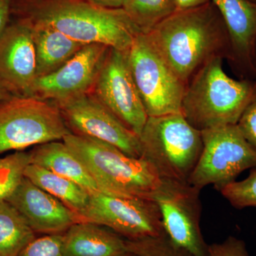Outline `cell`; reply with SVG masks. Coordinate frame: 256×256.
<instances>
[{"label":"cell","mask_w":256,"mask_h":256,"mask_svg":"<svg viewBox=\"0 0 256 256\" xmlns=\"http://www.w3.org/2000/svg\"><path fill=\"white\" fill-rule=\"evenodd\" d=\"M250 1L254 2H256V0H250Z\"/></svg>","instance_id":"e575fe53"},{"label":"cell","mask_w":256,"mask_h":256,"mask_svg":"<svg viewBox=\"0 0 256 256\" xmlns=\"http://www.w3.org/2000/svg\"><path fill=\"white\" fill-rule=\"evenodd\" d=\"M32 26L37 78L54 73L86 45L50 26L33 22Z\"/></svg>","instance_id":"ac0fdd59"},{"label":"cell","mask_w":256,"mask_h":256,"mask_svg":"<svg viewBox=\"0 0 256 256\" xmlns=\"http://www.w3.org/2000/svg\"><path fill=\"white\" fill-rule=\"evenodd\" d=\"M220 192L237 210L256 206V168L250 170V174L245 180L229 184Z\"/></svg>","instance_id":"d4e9b609"},{"label":"cell","mask_w":256,"mask_h":256,"mask_svg":"<svg viewBox=\"0 0 256 256\" xmlns=\"http://www.w3.org/2000/svg\"><path fill=\"white\" fill-rule=\"evenodd\" d=\"M6 201L36 235L63 234L74 224L82 222L76 213L25 176Z\"/></svg>","instance_id":"9a60e30c"},{"label":"cell","mask_w":256,"mask_h":256,"mask_svg":"<svg viewBox=\"0 0 256 256\" xmlns=\"http://www.w3.org/2000/svg\"><path fill=\"white\" fill-rule=\"evenodd\" d=\"M254 70H255V76H256V44L255 48V55H254Z\"/></svg>","instance_id":"d6a6232c"},{"label":"cell","mask_w":256,"mask_h":256,"mask_svg":"<svg viewBox=\"0 0 256 256\" xmlns=\"http://www.w3.org/2000/svg\"><path fill=\"white\" fill-rule=\"evenodd\" d=\"M66 256H122L126 239L114 230L90 222H78L63 234Z\"/></svg>","instance_id":"e0dca14e"},{"label":"cell","mask_w":256,"mask_h":256,"mask_svg":"<svg viewBox=\"0 0 256 256\" xmlns=\"http://www.w3.org/2000/svg\"><path fill=\"white\" fill-rule=\"evenodd\" d=\"M63 141L86 168L101 192L152 200L162 182L149 162L128 156L109 143L72 133Z\"/></svg>","instance_id":"277c9868"},{"label":"cell","mask_w":256,"mask_h":256,"mask_svg":"<svg viewBox=\"0 0 256 256\" xmlns=\"http://www.w3.org/2000/svg\"><path fill=\"white\" fill-rule=\"evenodd\" d=\"M128 252L138 256H192L174 245L166 235L156 238L126 240Z\"/></svg>","instance_id":"cb8c5ba5"},{"label":"cell","mask_w":256,"mask_h":256,"mask_svg":"<svg viewBox=\"0 0 256 256\" xmlns=\"http://www.w3.org/2000/svg\"><path fill=\"white\" fill-rule=\"evenodd\" d=\"M146 35L186 84L207 60L217 55V52L228 48L230 52L225 24L212 2L175 12Z\"/></svg>","instance_id":"7a4b0ae2"},{"label":"cell","mask_w":256,"mask_h":256,"mask_svg":"<svg viewBox=\"0 0 256 256\" xmlns=\"http://www.w3.org/2000/svg\"><path fill=\"white\" fill-rule=\"evenodd\" d=\"M15 1H23V0H14V2Z\"/></svg>","instance_id":"d590c367"},{"label":"cell","mask_w":256,"mask_h":256,"mask_svg":"<svg viewBox=\"0 0 256 256\" xmlns=\"http://www.w3.org/2000/svg\"><path fill=\"white\" fill-rule=\"evenodd\" d=\"M98 6L110 9L122 8L126 0H88Z\"/></svg>","instance_id":"4dcf8cb0"},{"label":"cell","mask_w":256,"mask_h":256,"mask_svg":"<svg viewBox=\"0 0 256 256\" xmlns=\"http://www.w3.org/2000/svg\"><path fill=\"white\" fill-rule=\"evenodd\" d=\"M36 78L32 22L16 18L0 36V82L13 96H30Z\"/></svg>","instance_id":"5bb4252c"},{"label":"cell","mask_w":256,"mask_h":256,"mask_svg":"<svg viewBox=\"0 0 256 256\" xmlns=\"http://www.w3.org/2000/svg\"><path fill=\"white\" fill-rule=\"evenodd\" d=\"M203 148L188 183L198 190L212 184L218 191L238 175L256 168V149L236 124L202 131Z\"/></svg>","instance_id":"52a82bcc"},{"label":"cell","mask_w":256,"mask_h":256,"mask_svg":"<svg viewBox=\"0 0 256 256\" xmlns=\"http://www.w3.org/2000/svg\"><path fill=\"white\" fill-rule=\"evenodd\" d=\"M128 63L148 117L181 112L186 84L140 34L127 52Z\"/></svg>","instance_id":"ba28073f"},{"label":"cell","mask_w":256,"mask_h":256,"mask_svg":"<svg viewBox=\"0 0 256 256\" xmlns=\"http://www.w3.org/2000/svg\"><path fill=\"white\" fill-rule=\"evenodd\" d=\"M30 152L31 164L38 165L56 174L68 178L90 193L99 191L86 168L63 140L38 144Z\"/></svg>","instance_id":"d6986e66"},{"label":"cell","mask_w":256,"mask_h":256,"mask_svg":"<svg viewBox=\"0 0 256 256\" xmlns=\"http://www.w3.org/2000/svg\"><path fill=\"white\" fill-rule=\"evenodd\" d=\"M24 176L62 202L76 213L82 220V214L86 208L90 198V193L86 188L68 178L56 174L36 164L28 165Z\"/></svg>","instance_id":"ffe728a7"},{"label":"cell","mask_w":256,"mask_h":256,"mask_svg":"<svg viewBox=\"0 0 256 256\" xmlns=\"http://www.w3.org/2000/svg\"><path fill=\"white\" fill-rule=\"evenodd\" d=\"M212 0H176L178 11L198 8L210 2Z\"/></svg>","instance_id":"f546056e"},{"label":"cell","mask_w":256,"mask_h":256,"mask_svg":"<svg viewBox=\"0 0 256 256\" xmlns=\"http://www.w3.org/2000/svg\"><path fill=\"white\" fill-rule=\"evenodd\" d=\"M70 133L109 143L140 158L139 136L112 114L92 92L55 102Z\"/></svg>","instance_id":"8fae6325"},{"label":"cell","mask_w":256,"mask_h":256,"mask_svg":"<svg viewBox=\"0 0 256 256\" xmlns=\"http://www.w3.org/2000/svg\"><path fill=\"white\" fill-rule=\"evenodd\" d=\"M256 97V80L230 78L224 72L220 55L197 70L186 86L181 112L198 130L238 124Z\"/></svg>","instance_id":"3957f363"},{"label":"cell","mask_w":256,"mask_h":256,"mask_svg":"<svg viewBox=\"0 0 256 256\" xmlns=\"http://www.w3.org/2000/svg\"><path fill=\"white\" fill-rule=\"evenodd\" d=\"M109 48L98 44L86 45L60 69L37 78L30 96L58 102L92 92Z\"/></svg>","instance_id":"4fadbf2b"},{"label":"cell","mask_w":256,"mask_h":256,"mask_svg":"<svg viewBox=\"0 0 256 256\" xmlns=\"http://www.w3.org/2000/svg\"><path fill=\"white\" fill-rule=\"evenodd\" d=\"M208 256H249L244 240L229 236L224 242L208 245Z\"/></svg>","instance_id":"4316f807"},{"label":"cell","mask_w":256,"mask_h":256,"mask_svg":"<svg viewBox=\"0 0 256 256\" xmlns=\"http://www.w3.org/2000/svg\"><path fill=\"white\" fill-rule=\"evenodd\" d=\"M31 164L30 152L15 151L0 158V200H6L24 178L25 170Z\"/></svg>","instance_id":"603a6c76"},{"label":"cell","mask_w":256,"mask_h":256,"mask_svg":"<svg viewBox=\"0 0 256 256\" xmlns=\"http://www.w3.org/2000/svg\"><path fill=\"white\" fill-rule=\"evenodd\" d=\"M200 192L188 182L162 178L152 196L159 207L166 236L192 256H208V245L200 227Z\"/></svg>","instance_id":"30bf717a"},{"label":"cell","mask_w":256,"mask_h":256,"mask_svg":"<svg viewBox=\"0 0 256 256\" xmlns=\"http://www.w3.org/2000/svg\"><path fill=\"white\" fill-rule=\"evenodd\" d=\"M122 256H138L137 255H136V254H133L132 252H128L127 254H124V255Z\"/></svg>","instance_id":"836d02e7"},{"label":"cell","mask_w":256,"mask_h":256,"mask_svg":"<svg viewBox=\"0 0 256 256\" xmlns=\"http://www.w3.org/2000/svg\"><path fill=\"white\" fill-rule=\"evenodd\" d=\"M82 220L105 226L126 240L166 235L159 207L156 202L148 198L92 192Z\"/></svg>","instance_id":"9c48e42d"},{"label":"cell","mask_w":256,"mask_h":256,"mask_svg":"<svg viewBox=\"0 0 256 256\" xmlns=\"http://www.w3.org/2000/svg\"><path fill=\"white\" fill-rule=\"evenodd\" d=\"M237 126L248 142L256 149V97L244 111Z\"/></svg>","instance_id":"83f0119b"},{"label":"cell","mask_w":256,"mask_h":256,"mask_svg":"<svg viewBox=\"0 0 256 256\" xmlns=\"http://www.w3.org/2000/svg\"><path fill=\"white\" fill-rule=\"evenodd\" d=\"M122 9L144 34L178 11L176 0H126Z\"/></svg>","instance_id":"7402d4cb"},{"label":"cell","mask_w":256,"mask_h":256,"mask_svg":"<svg viewBox=\"0 0 256 256\" xmlns=\"http://www.w3.org/2000/svg\"><path fill=\"white\" fill-rule=\"evenodd\" d=\"M70 133L55 102L18 96L0 101V154L63 140Z\"/></svg>","instance_id":"8992f818"},{"label":"cell","mask_w":256,"mask_h":256,"mask_svg":"<svg viewBox=\"0 0 256 256\" xmlns=\"http://www.w3.org/2000/svg\"><path fill=\"white\" fill-rule=\"evenodd\" d=\"M225 24L230 56L244 75L255 76L256 2L250 0H212Z\"/></svg>","instance_id":"2e32d148"},{"label":"cell","mask_w":256,"mask_h":256,"mask_svg":"<svg viewBox=\"0 0 256 256\" xmlns=\"http://www.w3.org/2000/svg\"><path fill=\"white\" fill-rule=\"evenodd\" d=\"M13 96L8 88L0 82V101L6 100Z\"/></svg>","instance_id":"1f68e13d"},{"label":"cell","mask_w":256,"mask_h":256,"mask_svg":"<svg viewBox=\"0 0 256 256\" xmlns=\"http://www.w3.org/2000/svg\"><path fill=\"white\" fill-rule=\"evenodd\" d=\"M139 138L140 158L160 178L188 182L201 156L202 131L178 112L148 117Z\"/></svg>","instance_id":"5b68a950"},{"label":"cell","mask_w":256,"mask_h":256,"mask_svg":"<svg viewBox=\"0 0 256 256\" xmlns=\"http://www.w3.org/2000/svg\"><path fill=\"white\" fill-rule=\"evenodd\" d=\"M14 0H0V36L10 24Z\"/></svg>","instance_id":"f1b7e54d"},{"label":"cell","mask_w":256,"mask_h":256,"mask_svg":"<svg viewBox=\"0 0 256 256\" xmlns=\"http://www.w3.org/2000/svg\"><path fill=\"white\" fill-rule=\"evenodd\" d=\"M36 237L16 208L0 200V256H20Z\"/></svg>","instance_id":"44dd1931"},{"label":"cell","mask_w":256,"mask_h":256,"mask_svg":"<svg viewBox=\"0 0 256 256\" xmlns=\"http://www.w3.org/2000/svg\"><path fill=\"white\" fill-rule=\"evenodd\" d=\"M12 15L50 26L84 44L121 52H128L141 34L122 8H102L88 0L15 1Z\"/></svg>","instance_id":"6da1fadb"},{"label":"cell","mask_w":256,"mask_h":256,"mask_svg":"<svg viewBox=\"0 0 256 256\" xmlns=\"http://www.w3.org/2000/svg\"><path fill=\"white\" fill-rule=\"evenodd\" d=\"M20 256H66L63 248V234L36 236Z\"/></svg>","instance_id":"484cf974"},{"label":"cell","mask_w":256,"mask_h":256,"mask_svg":"<svg viewBox=\"0 0 256 256\" xmlns=\"http://www.w3.org/2000/svg\"><path fill=\"white\" fill-rule=\"evenodd\" d=\"M92 92L140 136L148 116L130 68L127 52L109 48Z\"/></svg>","instance_id":"7c38bea8"}]
</instances>
